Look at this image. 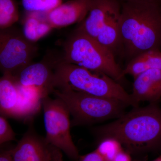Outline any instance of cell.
<instances>
[{
	"mask_svg": "<svg viewBox=\"0 0 161 161\" xmlns=\"http://www.w3.org/2000/svg\"><path fill=\"white\" fill-rule=\"evenodd\" d=\"M41 104L44 112L45 138L69 158L78 161L80 155L71 135L70 114L67 107L60 98H52L49 95L42 98Z\"/></svg>",
	"mask_w": 161,
	"mask_h": 161,
	"instance_id": "obj_7",
	"label": "cell"
},
{
	"mask_svg": "<svg viewBox=\"0 0 161 161\" xmlns=\"http://www.w3.org/2000/svg\"><path fill=\"white\" fill-rule=\"evenodd\" d=\"M78 161H106L96 150L83 156H80Z\"/></svg>",
	"mask_w": 161,
	"mask_h": 161,
	"instance_id": "obj_21",
	"label": "cell"
},
{
	"mask_svg": "<svg viewBox=\"0 0 161 161\" xmlns=\"http://www.w3.org/2000/svg\"><path fill=\"white\" fill-rule=\"evenodd\" d=\"M122 49L129 61L161 47V1L124 2L121 5Z\"/></svg>",
	"mask_w": 161,
	"mask_h": 161,
	"instance_id": "obj_2",
	"label": "cell"
},
{
	"mask_svg": "<svg viewBox=\"0 0 161 161\" xmlns=\"http://www.w3.org/2000/svg\"><path fill=\"white\" fill-rule=\"evenodd\" d=\"M0 161H12L10 150L4 151L0 150Z\"/></svg>",
	"mask_w": 161,
	"mask_h": 161,
	"instance_id": "obj_23",
	"label": "cell"
},
{
	"mask_svg": "<svg viewBox=\"0 0 161 161\" xmlns=\"http://www.w3.org/2000/svg\"><path fill=\"white\" fill-rule=\"evenodd\" d=\"M124 150L119 141L112 137L101 139L95 149L106 161H111L119 153Z\"/></svg>",
	"mask_w": 161,
	"mask_h": 161,
	"instance_id": "obj_18",
	"label": "cell"
},
{
	"mask_svg": "<svg viewBox=\"0 0 161 161\" xmlns=\"http://www.w3.org/2000/svg\"><path fill=\"white\" fill-rule=\"evenodd\" d=\"M38 51L36 43L27 40L22 30L14 26L0 29V72L14 76L32 63Z\"/></svg>",
	"mask_w": 161,
	"mask_h": 161,
	"instance_id": "obj_8",
	"label": "cell"
},
{
	"mask_svg": "<svg viewBox=\"0 0 161 161\" xmlns=\"http://www.w3.org/2000/svg\"><path fill=\"white\" fill-rule=\"evenodd\" d=\"M19 17V10L14 0H0V29L13 26Z\"/></svg>",
	"mask_w": 161,
	"mask_h": 161,
	"instance_id": "obj_17",
	"label": "cell"
},
{
	"mask_svg": "<svg viewBox=\"0 0 161 161\" xmlns=\"http://www.w3.org/2000/svg\"><path fill=\"white\" fill-rule=\"evenodd\" d=\"M16 134L5 117L0 115V147L3 144L14 141Z\"/></svg>",
	"mask_w": 161,
	"mask_h": 161,
	"instance_id": "obj_20",
	"label": "cell"
},
{
	"mask_svg": "<svg viewBox=\"0 0 161 161\" xmlns=\"http://www.w3.org/2000/svg\"><path fill=\"white\" fill-rule=\"evenodd\" d=\"M92 0H69L45 13L53 29L61 28L81 23L86 17Z\"/></svg>",
	"mask_w": 161,
	"mask_h": 161,
	"instance_id": "obj_11",
	"label": "cell"
},
{
	"mask_svg": "<svg viewBox=\"0 0 161 161\" xmlns=\"http://www.w3.org/2000/svg\"><path fill=\"white\" fill-rule=\"evenodd\" d=\"M61 58L64 62L104 74L117 82L122 79L123 69L116 62L115 55L77 28L64 43Z\"/></svg>",
	"mask_w": 161,
	"mask_h": 161,
	"instance_id": "obj_4",
	"label": "cell"
},
{
	"mask_svg": "<svg viewBox=\"0 0 161 161\" xmlns=\"http://www.w3.org/2000/svg\"><path fill=\"white\" fill-rule=\"evenodd\" d=\"M60 58L53 53L47 54L43 60L30 64L14 78L20 86L35 87L40 90L43 98L48 96L55 89V67Z\"/></svg>",
	"mask_w": 161,
	"mask_h": 161,
	"instance_id": "obj_10",
	"label": "cell"
},
{
	"mask_svg": "<svg viewBox=\"0 0 161 161\" xmlns=\"http://www.w3.org/2000/svg\"><path fill=\"white\" fill-rule=\"evenodd\" d=\"M53 94L67 107L73 117L71 121L72 127L119 118L129 106L118 99L88 95L69 88L55 89Z\"/></svg>",
	"mask_w": 161,
	"mask_h": 161,
	"instance_id": "obj_5",
	"label": "cell"
},
{
	"mask_svg": "<svg viewBox=\"0 0 161 161\" xmlns=\"http://www.w3.org/2000/svg\"><path fill=\"white\" fill-rule=\"evenodd\" d=\"M19 87V97L14 118L25 122L32 121L33 118L40 112L43 98L39 89L32 86Z\"/></svg>",
	"mask_w": 161,
	"mask_h": 161,
	"instance_id": "obj_13",
	"label": "cell"
},
{
	"mask_svg": "<svg viewBox=\"0 0 161 161\" xmlns=\"http://www.w3.org/2000/svg\"><path fill=\"white\" fill-rule=\"evenodd\" d=\"M161 1V0H124V2H138V1Z\"/></svg>",
	"mask_w": 161,
	"mask_h": 161,
	"instance_id": "obj_24",
	"label": "cell"
},
{
	"mask_svg": "<svg viewBox=\"0 0 161 161\" xmlns=\"http://www.w3.org/2000/svg\"><path fill=\"white\" fill-rule=\"evenodd\" d=\"M111 161H133L130 153L124 150L118 153Z\"/></svg>",
	"mask_w": 161,
	"mask_h": 161,
	"instance_id": "obj_22",
	"label": "cell"
},
{
	"mask_svg": "<svg viewBox=\"0 0 161 161\" xmlns=\"http://www.w3.org/2000/svg\"><path fill=\"white\" fill-rule=\"evenodd\" d=\"M27 12L23 19L22 31L27 40L36 43L53 29L47 20L46 13Z\"/></svg>",
	"mask_w": 161,
	"mask_h": 161,
	"instance_id": "obj_16",
	"label": "cell"
},
{
	"mask_svg": "<svg viewBox=\"0 0 161 161\" xmlns=\"http://www.w3.org/2000/svg\"><path fill=\"white\" fill-rule=\"evenodd\" d=\"M131 96L138 105L141 102L156 103L161 98V70L149 69L134 78Z\"/></svg>",
	"mask_w": 161,
	"mask_h": 161,
	"instance_id": "obj_12",
	"label": "cell"
},
{
	"mask_svg": "<svg viewBox=\"0 0 161 161\" xmlns=\"http://www.w3.org/2000/svg\"><path fill=\"white\" fill-rule=\"evenodd\" d=\"M153 161H161V155Z\"/></svg>",
	"mask_w": 161,
	"mask_h": 161,
	"instance_id": "obj_25",
	"label": "cell"
},
{
	"mask_svg": "<svg viewBox=\"0 0 161 161\" xmlns=\"http://www.w3.org/2000/svg\"><path fill=\"white\" fill-rule=\"evenodd\" d=\"M32 122L16 146L10 150L12 161H63L62 151L37 133Z\"/></svg>",
	"mask_w": 161,
	"mask_h": 161,
	"instance_id": "obj_9",
	"label": "cell"
},
{
	"mask_svg": "<svg viewBox=\"0 0 161 161\" xmlns=\"http://www.w3.org/2000/svg\"><path fill=\"white\" fill-rule=\"evenodd\" d=\"M55 89L69 88L98 97L118 99L129 106L138 107L117 81L109 76L64 62L61 57L55 67Z\"/></svg>",
	"mask_w": 161,
	"mask_h": 161,
	"instance_id": "obj_3",
	"label": "cell"
},
{
	"mask_svg": "<svg viewBox=\"0 0 161 161\" xmlns=\"http://www.w3.org/2000/svg\"><path fill=\"white\" fill-rule=\"evenodd\" d=\"M95 132L100 139L119 141L133 161H146L150 153L161 150V108L156 103L134 108Z\"/></svg>",
	"mask_w": 161,
	"mask_h": 161,
	"instance_id": "obj_1",
	"label": "cell"
},
{
	"mask_svg": "<svg viewBox=\"0 0 161 161\" xmlns=\"http://www.w3.org/2000/svg\"><path fill=\"white\" fill-rule=\"evenodd\" d=\"M62 3V0H22L27 12L47 13Z\"/></svg>",
	"mask_w": 161,
	"mask_h": 161,
	"instance_id": "obj_19",
	"label": "cell"
},
{
	"mask_svg": "<svg viewBox=\"0 0 161 161\" xmlns=\"http://www.w3.org/2000/svg\"><path fill=\"white\" fill-rule=\"evenodd\" d=\"M121 6L118 0H92L88 12L77 29L94 38L115 55L122 50Z\"/></svg>",
	"mask_w": 161,
	"mask_h": 161,
	"instance_id": "obj_6",
	"label": "cell"
},
{
	"mask_svg": "<svg viewBox=\"0 0 161 161\" xmlns=\"http://www.w3.org/2000/svg\"><path fill=\"white\" fill-rule=\"evenodd\" d=\"M19 87L13 76L3 74L0 78V115L14 118L19 102Z\"/></svg>",
	"mask_w": 161,
	"mask_h": 161,
	"instance_id": "obj_14",
	"label": "cell"
},
{
	"mask_svg": "<svg viewBox=\"0 0 161 161\" xmlns=\"http://www.w3.org/2000/svg\"><path fill=\"white\" fill-rule=\"evenodd\" d=\"M153 69L161 70L160 49L147 51L136 56L129 61L123 69L122 76L129 75L135 78L143 72Z\"/></svg>",
	"mask_w": 161,
	"mask_h": 161,
	"instance_id": "obj_15",
	"label": "cell"
}]
</instances>
